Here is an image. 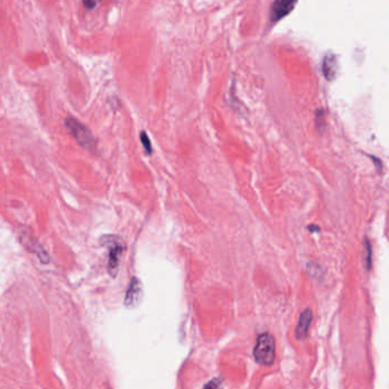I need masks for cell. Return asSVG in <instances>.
<instances>
[{"instance_id":"cell-1","label":"cell","mask_w":389,"mask_h":389,"mask_svg":"<svg viewBox=\"0 0 389 389\" xmlns=\"http://www.w3.org/2000/svg\"><path fill=\"white\" fill-rule=\"evenodd\" d=\"M275 351V339L271 333L264 332L258 335L254 349V357L258 364L271 366L274 362Z\"/></svg>"},{"instance_id":"cell-2","label":"cell","mask_w":389,"mask_h":389,"mask_svg":"<svg viewBox=\"0 0 389 389\" xmlns=\"http://www.w3.org/2000/svg\"><path fill=\"white\" fill-rule=\"evenodd\" d=\"M64 123L68 132H70V135L77 141L79 145L87 150V151H91V152L95 150V137L85 125H82V122L75 118H67Z\"/></svg>"},{"instance_id":"cell-3","label":"cell","mask_w":389,"mask_h":389,"mask_svg":"<svg viewBox=\"0 0 389 389\" xmlns=\"http://www.w3.org/2000/svg\"><path fill=\"white\" fill-rule=\"evenodd\" d=\"M106 240L102 241L104 246L108 248V273L115 276L118 272L119 264H120V258H121L122 252H123V244L119 237H106Z\"/></svg>"},{"instance_id":"cell-4","label":"cell","mask_w":389,"mask_h":389,"mask_svg":"<svg viewBox=\"0 0 389 389\" xmlns=\"http://www.w3.org/2000/svg\"><path fill=\"white\" fill-rule=\"evenodd\" d=\"M311 321H313V311L307 308V309L303 311L300 316H299V321H298L297 328H296V338L298 340H303L307 337Z\"/></svg>"},{"instance_id":"cell-5","label":"cell","mask_w":389,"mask_h":389,"mask_svg":"<svg viewBox=\"0 0 389 389\" xmlns=\"http://www.w3.org/2000/svg\"><path fill=\"white\" fill-rule=\"evenodd\" d=\"M294 5H296V1H289V0H278V1H275L272 5L271 20L273 22L281 20L282 17L285 16L287 14L292 12Z\"/></svg>"},{"instance_id":"cell-6","label":"cell","mask_w":389,"mask_h":389,"mask_svg":"<svg viewBox=\"0 0 389 389\" xmlns=\"http://www.w3.org/2000/svg\"><path fill=\"white\" fill-rule=\"evenodd\" d=\"M142 297V287L139 285L137 279L134 278L129 285L128 292L126 294V305L134 306L139 303V298Z\"/></svg>"},{"instance_id":"cell-7","label":"cell","mask_w":389,"mask_h":389,"mask_svg":"<svg viewBox=\"0 0 389 389\" xmlns=\"http://www.w3.org/2000/svg\"><path fill=\"white\" fill-rule=\"evenodd\" d=\"M338 70V62L335 55L328 54L323 58V73L328 80L335 79V73Z\"/></svg>"},{"instance_id":"cell-8","label":"cell","mask_w":389,"mask_h":389,"mask_svg":"<svg viewBox=\"0 0 389 389\" xmlns=\"http://www.w3.org/2000/svg\"><path fill=\"white\" fill-rule=\"evenodd\" d=\"M141 141H142L143 146H144L146 152L151 154L152 153V145H151V141H150L149 136L145 132H141Z\"/></svg>"},{"instance_id":"cell-9","label":"cell","mask_w":389,"mask_h":389,"mask_svg":"<svg viewBox=\"0 0 389 389\" xmlns=\"http://www.w3.org/2000/svg\"><path fill=\"white\" fill-rule=\"evenodd\" d=\"M203 389H223L222 380L218 379V378H215V379L207 384L206 386L203 387Z\"/></svg>"},{"instance_id":"cell-10","label":"cell","mask_w":389,"mask_h":389,"mask_svg":"<svg viewBox=\"0 0 389 389\" xmlns=\"http://www.w3.org/2000/svg\"><path fill=\"white\" fill-rule=\"evenodd\" d=\"M366 266L368 268H371V244L366 241Z\"/></svg>"},{"instance_id":"cell-11","label":"cell","mask_w":389,"mask_h":389,"mask_svg":"<svg viewBox=\"0 0 389 389\" xmlns=\"http://www.w3.org/2000/svg\"><path fill=\"white\" fill-rule=\"evenodd\" d=\"M84 5H85L86 7H89V10H91L93 7H95L97 3H95V1H85Z\"/></svg>"}]
</instances>
